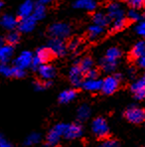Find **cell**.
Listing matches in <instances>:
<instances>
[{"instance_id":"cell-1","label":"cell","mask_w":145,"mask_h":147,"mask_svg":"<svg viewBox=\"0 0 145 147\" xmlns=\"http://www.w3.org/2000/svg\"><path fill=\"white\" fill-rule=\"evenodd\" d=\"M121 78L122 76L120 74L107 76L105 79L103 80V86H101V92L107 96L112 94L119 88Z\"/></svg>"},{"instance_id":"cell-2","label":"cell","mask_w":145,"mask_h":147,"mask_svg":"<svg viewBox=\"0 0 145 147\" xmlns=\"http://www.w3.org/2000/svg\"><path fill=\"white\" fill-rule=\"evenodd\" d=\"M124 117L130 123L141 124L145 122V110L136 105H131L124 111Z\"/></svg>"},{"instance_id":"cell-3","label":"cell","mask_w":145,"mask_h":147,"mask_svg":"<svg viewBox=\"0 0 145 147\" xmlns=\"http://www.w3.org/2000/svg\"><path fill=\"white\" fill-rule=\"evenodd\" d=\"M92 131L97 138H107L109 133V126L103 117H96L92 122Z\"/></svg>"},{"instance_id":"cell-4","label":"cell","mask_w":145,"mask_h":147,"mask_svg":"<svg viewBox=\"0 0 145 147\" xmlns=\"http://www.w3.org/2000/svg\"><path fill=\"white\" fill-rule=\"evenodd\" d=\"M53 53L50 51V49L48 47H44V48H39L36 51L35 55L33 56V61H32L31 67L33 69H37L41 66L42 64L49 62L50 60L53 58Z\"/></svg>"},{"instance_id":"cell-5","label":"cell","mask_w":145,"mask_h":147,"mask_svg":"<svg viewBox=\"0 0 145 147\" xmlns=\"http://www.w3.org/2000/svg\"><path fill=\"white\" fill-rule=\"evenodd\" d=\"M71 26L67 23H54L49 27V34L54 38L66 39L71 34Z\"/></svg>"},{"instance_id":"cell-6","label":"cell","mask_w":145,"mask_h":147,"mask_svg":"<svg viewBox=\"0 0 145 147\" xmlns=\"http://www.w3.org/2000/svg\"><path fill=\"white\" fill-rule=\"evenodd\" d=\"M66 126V123H58L49 131L48 135H47V143H48V145L55 146L59 143L61 138L64 137Z\"/></svg>"},{"instance_id":"cell-7","label":"cell","mask_w":145,"mask_h":147,"mask_svg":"<svg viewBox=\"0 0 145 147\" xmlns=\"http://www.w3.org/2000/svg\"><path fill=\"white\" fill-rule=\"evenodd\" d=\"M48 48L50 49V51L53 53L54 56L63 57V56L67 53L68 46H67L66 43H65L64 39L54 38V37H52V39L48 43Z\"/></svg>"},{"instance_id":"cell-8","label":"cell","mask_w":145,"mask_h":147,"mask_svg":"<svg viewBox=\"0 0 145 147\" xmlns=\"http://www.w3.org/2000/svg\"><path fill=\"white\" fill-rule=\"evenodd\" d=\"M83 132L84 129L81 124H79V123H71V124H67L64 132V137L69 140H74L81 137L83 135Z\"/></svg>"},{"instance_id":"cell-9","label":"cell","mask_w":145,"mask_h":147,"mask_svg":"<svg viewBox=\"0 0 145 147\" xmlns=\"http://www.w3.org/2000/svg\"><path fill=\"white\" fill-rule=\"evenodd\" d=\"M69 79L74 86L76 88L82 86V84L84 82V73L79 67V65H75L71 68L70 73H69Z\"/></svg>"},{"instance_id":"cell-10","label":"cell","mask_w":145,"mask_h":147,"mask_svg":"<svg viewBox=\"0 0 145 147\" xmlns=\"http://www.w3.org/2000/svg\"><path fill=\"white\" fill-rule=\"evenodd\" d=\"M130 90L133 96L137 100H142L145 98V77L135 81L130 86Z\"/></svg>"},{"instance_id":"cell-11","label":"cell","mask_w":145,"mask_h":147,"mask_svg":"<svg viewBox=\"0 0 145 147\" xmlns=\"http://www.w3.org/2000/svg\"><path fill=\"white\" fill-rule=\"evenodd\" d=\"M38 75L43 81H50V80L54 79L56 76V69L52 65L49 64H42L38 69H37Z\"/></svg>"},{"instance_id":"cell-12","label":"cell","mask_w":145,"mask_h":147,"mask_svg":"<svg viewBox=\"0 0 145 147\" xmlns=\"http://www.w3.org/2000/svg\"><path fill=\"white\" fill-rule=\"evenodd\" d=\"M37 20L33 16L23 17L18 22V29L21 33H30L32 32L36 27Z\"/></svg>"},{"instance_id":"cell-13","label":"cell","mask_w":145,"mask_h":147,"mask_svg":"<svg viewBox=\"0 0 145 147\" xmlns=\"http://www.w3.org/2000/svg\"><path fill=\"white\" fill-rule=\"evenodd\" d=\"M32 61H33V54L30 51H23L22 53L19 54L18 57L15 59L14 64L15 66L20 67L22 69H27L31 67Z\"/></svg>"},{"instance_id":"cell-14","label":"cell","mask_w":145,"mask_h":147,"mask_svg":"<svg viewBox=\"0 0 145 147\" xmlns=\"http://www.w3.org/2000/svg\"><path fill=\"white\" fill-rule=\"evenodd\" d=\"M107 16L109 17L110 21H113L118 18L125 17V12L123 7L117 2H112L107 6Z\"/></svg>"},{"instance_id":"cell-15","label":"cell","mask_w":145,"mask_h":147,"mask_svg":"<svg viewBox=\"0 0 145 147\" xmlns=\"http://www.w3.org/2000/svg\"><path fill=\"white\" fill-rule=\"evenodd\" d=\"M101 86H103V81L97 79H88L84 80L83 84H82V88L83 90H86V92H96L101 90Z\"/></svg>"},{"instance_id":"cell-16","label":"cell","mask_w":145,"mask_h":147,"mask_svg":"<svg viewBox=\"0 0 145 147\" xmlns=\"http://www.w3.org/2000/svg\"><path fill=\"white\" fill-rule=\"evenodd\" d=\"M0 26L5 30L12 31L18 26V20L11 14H4L0 18Z\"/></svg>"},{"instance_id":"cell-17","label":"cell","mask_w":145,"mask_h":147,"mask_svg":"<svg viewBox=\"0 0 145 147\" xmlns=\"http://www.w3.org/2000/svg\"><path fill=\"white\" fill-rule=\"evenodd\" d=\"M76 9L86 10V11H94L96 8V0H76L73 4Z\"/></svg>"},{"instance_id":"cell-18","label":"cell","mask_w":145,"mask_h":147,"mask_svg":"<svg viewBox=\"0 0 145 147\" xmlns=\"http://www.w3.org/2000/svg\"><path fill=\"white\" fill-rule=\"evenodd\" d=\"M34 2L32 0H26V1L23 2L22 4L20 5L18 9V15L23 18V17H28V16H31L32 13L34 11Z\"/></svg>"},{"instance_id":"cell-19","label":"cell","mask_w":145,"mask_h":147,"mask_svg":"<svg viewBox=\"0 0 145 147\" xmlns=\"http://www.w3.org/2000/svg\"><path fill=\"white\" fill-rule=\"evenodd\" d=\"M105 34V27L99 26L96 24H94L90 26L88 29V38L90 41L97 40L98 38H100L101 36Z\"/></svg>"},{"instance_id":"cell-20","label":"cell","mask_w":145,"mask_h":147,"mask_svg":"<svg viewBox=\"0 0 145 147\" xmlns=\"http://www.w3.org/2000/svg\"><path fill=\"white\" fill-rule=\"evenodd\" d=\"M121 56H122V52L117 47H111V48H109L107 51L103 58L105 60H107V61L117 64V61L121 58Z\"/></svg>"},{"instance_id":"cell-21","label":"cell","mask_w":145,"mask_h":147,"mask_svg":"<svg viewBox=\"0 0 145 147\" xmlns=\"http://www.w3.org/2000/svg\"><path fill=\"white\" fill-rule=\"evenodd\" d=\"M13 55L12 45H2L0 46V63H7Z\"/></svg>"},{"instance_id":"cell-22","label":"cell","mask_w":145,"mask_h":147,"mask_svg":"<svg viewBox=\"0 0 145 147\" xmlns=\"http://www.w3.org/2000/svg\"><path fill=\"white\" fill-rule=\"evenodd\" d=\"M145 53V41H139L132 47L130 52V58L133 60H137L139 57Z\"/></svg>"},{"instance_id":"cell-23","label":"cell","mask_w":145,"mask_h":147,"mask_svg":"<svg viewBox=\"0 0 145 147\" xmlns=\"http://www.w3.org/2000/svg\"><path fill=\"white\" fill-rule=\"evenodd\" d=\"M77 96V92L76 90L70 88V90H63L59 96V101L61 103H68L70 101H72L73 99L76 98Z\"/></svg>"},{"instance_id":"cell-24","label":"cell","mask_w":145,"mask_h":147,"mask_svg":"<svg viewBox=\"0 0 145 147\" xmlns=\"http://www.w3.org/2000/svg\"><path fill=\"white\" fill-rule=\"evenodd\" d=\"M92 22H94V24L105 27L110 23V19L107 16V14H105L103 12H97L92 17Z\"/></svg>"},{"instance_id":"cell-25","label":"cell","mask_w":145,"mask_h":147,"mask_svg":"<svg viewBox=\"0 0 145 147\" xmlns=\"http://www.w3.org/2000/svg\"><path fill=\"white\" fill-rule=\"evenodd\" d=\"M90 116V107L86 105H83L78 109L77 117L80 121H86Z\"/></svg>"},{"instance_id":"cell-26","label":"cell","mask_w":145,"mask_h":147,"mask_svg":"<svg viewBox=\"0 0 145 147\" xmlns=\"http://www.w3.org/2000/svg\"><path fill=\"white\" fill-rule=\"evenodd\" d=\"M32 16L38 20H42L43 18H45L46 16V5H43L41 3H38L34 7V11L32 13Z\"/></svg>"},{"instance_id":"cell-27","label":"cell","mask_w":145,"mask_h":147,"mask_svg":"<svg viewBox=\"0 0 145 147\" xmlns=\"http://www.w3.org/2000/svg\"><path fill=\"white\" fill-rule=\"evenodd\" d=\"M126 26H127V20L125 19V17H123V18H118L112 21L110 30H111L112 32H118V31L123 30Z\"/></svg>"},{"instance_id":"cell-28","label":"cell","mask_w":145,"mask_h":147,"mask_svg":"<svg viewBox=\"0 0 145 147\" xmlns=\"http://www.w3.org/2000/svg\"><path fill=\"white\" fill-rule=\"evenodd\" d=\"M78 65L81 68V70L83 71V73L86 74L88 71H90V69L94 68V61H92V59L90 57H85L82 60H80Z\"/></svg>"},{"instance_id":"cell-29","label":"cell","mask_w":145,"mask_h":147,"mask_svg":"<svg viewBox=\"0 0 145 147\" xmlns=\"http://www.w3.org/2000/svg\"><path fill=\"white\" fill-rule=\"evenodd\" d=\"M99 66H100V68L103 69L105 73H110V72H113V71L115 70L117 64L111 63V62L107 61V60H105V58H103V59L99 61Z\"/></svg>"},{"instance_id":"cell-30","label":"cell","mask_w":145,"mask_h":147,"mask_svg":"<svg viewBox=\"0 0 145 147\" xmlns=\"http://www.w3.org/2000/svg\"><path fill=\"white\" fill-rule=\"evenodd\" d=\"M143 15L140 13L139 9H135V8H131L127 12V18L130 21H134V22H138L142 19Z\"/></svg>"},{"instance_id":"cell-31","label":"cell","mask_w":145,"mask_h":147,"mask_svg":"<svg viewBox=\"0 0 145 147\" xmlns=\"http://www.w3.org/2000/svg\"><path fill=\"white\" fill-rule=\"evenodd\" d=\"M0 75L4 77H13V67L7 65V63H0Z\"/></svg>"},{"instance_id":"cell-32","label":"cell","mask_w":145,"mask_h":147,"mask_svg":"<svg viewBox=\"0 0 145 147\" xmlns=\"http://www.w3.org/2000/svg\"><path fill=\"white\" fill-rule=\"evenodd\" d=\"M41 141V135L37 132H33L31 133L25 140V145H34V144H37Z\"/></svg>"},{"instance_id":"cell-33","label":"cell","mask_w":145,"mask_h":147,"mask_svg":"<svg viewBox=\"0 0 145 147\" xmlns=\"http://www.w3.org/2000/svg\"><path fill=\"white\" fill-rule=\"evenodd\" d=\"M19 40H20V35H19L18 32H15V31L10 32L7 35V37H6L7 43L9 45H12V46L13 45H16L19 42Z\"/></svg>"},{"instance_id":"cell-34","label":"cell","mask_w":145,"mask_h":147,"mask_svg":"<svg viewBox=\"0 0 145 147\" xmlns=\"http://www.w3.org/2000/svg\"><path fill=\"white\" fill-rule=\"evenodd\" d=\"M134 30H135L137 35L145 38V19H143V20L141 19L140 21H138V24L135 26Z\"/></svg>"},{"instance_id":"cell-35","label":"cell","mask_w":145,"mask_h":147,"mask_svg":"<svg viewBox=\"0 0 145 147\" xmlns=\"http://www.w3.org/2000/svg\"><path fill=\"white\" fill-rule=\"evenodd\" d=\"M128 5L131 8H135V9H142L145 6V0H126Z\"/></svg>"},{"instance_id":"cell-36","label":"cell","mask_w":145,"mask_h":147,"mask_svg":"<svg viewBox=\"0 0 145 147\" xmlns=\"http://www.w3.org/2000/svg\"><path fill=\"white\" fill-rule=\"evenodd\" d=\"M25 76H26L25 69H22V68H20V67H17V66L13 67V77L21 79V78H24Z\"/></svg>"},{"instance_id":"cell-37","label":"cell","mask_w":145,"mask_h":147,"mask_svg":"<svg viewBox=\"0 0 145 147\" xmlns=\"http://www.w3.org/2000/svg\"><path fill=\"white\" fill-rule=\"evenodd\" d=\"M80 45H81V42L78 39H74V40H71V42L69 43L68 49L71 50V51H76V50L80 48Z\"/></svg>"},{"instance_id":"cell-38","label":"cell","mask_w":145,"mask_h":147,"mask_svg":"<svg viewBox=\"0 0 145 147\" xmlns=\"http://www.w3.org/2000/svg\"><path fill=\"white\" fill-rule=\"evenodd\" d=\"M119 144H118V142L116 141V140L114 139H105V141L103 142V144H101V146H105V147H116L118 146Z\"/></svg>"},{"instance_id":"cell-39","label":"cell","mask_w":145,"mask_h":147,"mask_svg":"<svg viewBox=\"0 0 145 147\" xmlns=\"http://www.w3.org/2000/svg\"><path fill=\"white\" fill-rule=\"evenodd\" d=\"M85 75L88 79H97L98 78V71L96 70L94 68H92L90 71H88Z\"/></svg>"},{"instance_id":"cell-40","label":"cell","mask_w":145,"mask_h":147,"mask_svg":"<svg viewBox=\"0 0 145 147\" xmlns=\"http://www.w3.org/2000/svg\"><path fill=\"white\" fill-rule=\"evenodd\" d=\"M11 143L2 134H0V147H10Z\"/></svg>"},{"instance_id":"cell-41","label":"cell","mask_w":145,"mask_h":147,"mask_svg":"<svg viewBox=\"0 0 145 147\" xmlns=\"http://www.w3.org/2000/svg\"><path fill=\"white\" fill-rule=\"evenodd\" d=\"M136 63H137V65L140 67V68L145 69V53L141 56V57H139L137 60H136Z\"/></svg>"},{"instance_id":"cell-42","label":"cell","mask_w":145,"mask_h":147,"mask_svg":"<svg viewBox=\"0 0 145 147\" xmlns=\"http://www.w3.org/2000/svg\"><path fill=\"white\" fill-rule=\"evenodd\" d=\"M52 2H53V0H39V3L43 4V5H48Z\"/></svg>"},{"instance_id":"cell-43","label":"cell","mask_w":145,"mask_h":147,"mask_svg":"<svg viewBox=\"0 0 145 147\" xmlns=\"http://www.w3.org/2000/svg\"><path fill=\"white\" fill-rule=\"evenodd\" d=\"M3 7V2L2 1H0V10H1V8Z\"/></svg>"},{"instance_id":"cell-44","label":"cell","mask_w":145,"mask_h":147,"mask_svg":"<svg viewBox=\"0 0 145 147\" xmlns=\"http://www.w3.org/2000/svg\"><path fill=\"white\" fill-rule=\"evenodd\" d=\"M2 45H4L3 40H2V39H0V46H2Z\"/></svg>"},{"instance_id":"cell-45","label":"cell","mask_w":145,"mask_h":147,"mask_svg":"<svg viewBox=\"0 0 145 147\" xmlns=\"http://www.w3.org/2000/svg\"><path fill=\"white\" fill-rule=\"evenodd\" d=\"M113 1H115V0H113ZM121 1H126V0H121Z\"/></svg>"}]
</instances>
